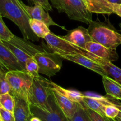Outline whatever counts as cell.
Listing matches in <instances>:
<instances>
[{"mask_svg": "<svg viewBox=\"0 0 121 121\" xmlns=\"http://www.w3.org/2000/svg\"><path fill=\"white\" fill-rule=\"evenodd\" d=\"M0 13L2 17L11 20L21 31L24 39L39 41L29 25L30 17L23 8L19 0H0Z\"/></svg>", "mask_w": 121, "mask_h": 121, "instance_id": "cell-1", "label": "cell"}, {"mask_svg": "<svg viewBox=\"0 0 121 121\" xmlns=\"http://www.w3.org/2000/svg\"><path fill=\"white\" fill-rule=\"evenodd\" d=\"M88 25V32L92 41L115 50L121 44V34L109 20L105 19L104 21H101L97 18L94 21L92 20Z\"/></svg>", "mask_w": 121, "mask_h": 121, "instance_id": "cell-2", "label": "cell"}, {"mask_svg": "<svg viewBox=\"0 0 121 121\" xmlns=\"http://www.w3.org/2000/svg\"><path fill=\"white\" fill-rule=\"evenodd\" d=\"M59 13H65L71 20L89 24L92 13L88 9L83 0H50Z\"/></svg>", "mask_w": 121, "mask_h": 121, "instance_id": "cell-3", "label": "cell"}, {"mask_svg": "<svg viewBox=\"0 0 121 121\" xmlns=\"http://www.w3.org/2000/svg\"><path fill=\"white\" fill-rule=\"evenodd\" d=\"M52 91L49 86V80L45 78L39 76L33 78V82L30 88L28 100L30 104L46 111H52L50 103V97Z\"/></svg>", "mask_w": 121, "mask_h": 121, "instance_id": "cell-4", "label": "cell"}, {"mask_svg": "<svg viewBox=\"0 0 121 121\" xmlns=\"http://www.w3.org/2000/svg\"><path fill=\"white\" fill-rule=\"evenodd\" d=\"M2 43L7 46L14 54L21 67L25 72V63L27 58L34 57L37 53L43 52L46 50L42 47L36 46L32 42L23 38L14 35L9 41H2Z\"/></svg>", "mask_w": 121, "mask_h": 121, "instance_id": "cell-5", "label": "cell"}, {"mask_svg": "<svg viewBox=\"0 0 121 121\" xmlns=\"http://www.w3.org/2000/svg\"><path fill=\"white\" fill-rule=\"evenodd\" d=\"M44 39L46 41L47 47L52 51V52L58 55L82 54L91 60H93L94 57L96 56L86 49L69 42L67 40L63 39L62 36L55 35L51 31Z\"/></svg>", "mask_w": 121, "mask_h": 121, "instance_id": "cell-6", "label": "cell"}, {"mask_svg": "<svg viewBox=\"0 0 121 121\" xmlns=\"http://www.w3.org/2000/svg\"><path fill=\"white\" fill-rule=\"evenodd\" d=\"M6 79L10 87V93L28 99L30 88L33 82V77L27 72L20 70L8 71Z\"/></svg>", "mask_w": 121, "mask_h": 121, "instance_id": "cell-7", "label": "cell"}, {"mask_svg": "<svg viewBox=\"0 0 121 121\" xmlns=\"http://www.w3.org/2000/svg\"><path fill=\"white\" fill-rule=\"evenodd\" d=\"M39 66V74L53 76L60 70L62 65V57L60 56L46 50L37 53L34 56Z\"/></svg>", "mask_w": 121, "mask_h": 121, "instance_id": "cell-8", "label": "cell"}, {"mask_svg": "<svg viewBox=\"0 0 121 121\" xmlns=\"http://www.w3.org/2000/svg\"><path fill=\"white\" fill-rule=\"evenodd\" d=\"M50 103L53 109L51 112H46L30 104L33 116L38 117L42 121H70L55 103L52 93L50 97Z\"/></svg>", "mask_w": 121, "mask_h": 121, "instance_id": "cell-9", "label": "cell"}, {"mask_svg": "<svg viewBox=\"0 0 121 121\" xmlns=\"http://www.w3.org/2000/svg\"><path fill=\"white\" fill-rule=\"evenodd\" d=\"M19 2L30 18L36 19V20L43 21L48 27L51 26H57L63 28L62 27L58 25L52 20L51 17L47 13V11H46L41 5H34V6H28L24 4L21 0H19ZM63 28L65 29L64 28Z\"/></svg>", "mask_w": 121, "mask_h": 121, "instance_id": "cell-10", "label": "cell"}, {"mask_svg": "<svg viewBox=\"0 0 121 121\" xmlns=\"http://www.w3.org/2000/svg\"><path fill=\"white\" fill-rule=\"evenodd\" d=\"M14 98V114L15 121H30L33 115L31 111L30 104L27 99L19 96H13Z\"/></svg>", "mask_w": 121, "mask_h": 121, "instance_id": "cell-11", "label": "cell"}, {"mask_svg": "<svg viewBox=\"0 0 121 121\" xmlns=\"http://www.w3.org/2000/svg\"><path fill=\"white\" fill-rule=\"evenodd\" d=\"M85 48L94 55L111 62L116 61L119 58L116 50L107 48L94 41H89L87 43Z\"/></svg>", "mask_w": 121, "mask_h": 121, "instance_id": "cell-12", "label": "cell"}, {"mask_svg": "<svg viewBox=\"0 0 121 121\" xmlns=\"http://www.w3.org/2000/svg\"><path fill=\"white\" fill-rule=\"evenodd\" d=\"M63 39L77 46L85 49V44L89 41H92L91 38L88 32L87 28L82 26L68 31L67 34L62 36Z\"/></svg>", "mask_w": 121, "mask_h": 121, "instance_id": "cell-13", "label": "cell"}, {"mask_svg": "<svg viewBox=\"0 0 121 121\" xmlns=\"http://www.w3.org/2000/svg\"><path fill=\"white\" fill-rule=\"evenodd\" d=\"M0 63L7 71L23 70L13 52L4 44L0 39Z\"/></svg>", "mask_w": 121, "mask_h": 121, "instance_id": "cell-14", "label": "cell"}, {"mask_svg": "<svg viewBox=\"0 0 121 121\" xmlns=\"http://www.w3.org/2000/svg\"><path fill=\"white\" fill-rule=\"evenodd\" d=\"M60 56L64 59L72 61L79 65H81L86 68L89 69L91 70L98 73L102 76H107L106 73L102 68L100 65L85 56H83L82 54H75V55H64Z\"/></svg>", "mask_w": 121, "mask_h": 121, "instance_id": "cell-15", "label": "cell"}, {"mask_svg": "<svg viewBox=\"0 0 121 121\" xmlns=\"http://www.w3.org/2000/svg\"><path fill=\"white\" fill-rule=\"evenodd\" d=\"M51 90L55 103L58 107L60 108L68 119H70L72 118L77 111L78 103L72 101L56 91L52 89Z\"/></svg>", "mask_w": 121, "mask_h": 121, "instance_id": "cell-16", "label": "cell"}, {"mask_svg": "<svg viewBox=\"0 0 121 121\" xmlns=\"http://www.w3.org/2000/svg\"><path fill=\"white\" fill-rule=\"evenodd\" d=\"M88 9L92 13L100 14H115V4L107 0H83Z\"/></svg>", "mask_w": 121, "mask_h": 121, "instance_id": "cell-17", "label": "cell"}, {"mask_svg": "<svg viewBox=\"0 0 121 121\" xmlns=\"http://www.w3.org/2000/svg\"><path fill=\"white\" fill-rule=\"evenodd\" d=\"M93 60L101 65L108 77L121 85V69L115 66L111 61L104 60L97 56L94 57Z\"/></svg>", "mask_w": 121, "mask_h": 121, "instance_id": "cell-18", "label": "cell"}, {"mask_svg": "<svg viewBox=\"0 0 121 121\" xmlns=\"http://www.w3.org/2000/svg\"><path fill=\"white\" fill-rule=\"evenodd\" d=\"M49 86L51 89L56 91L61 95L75 102L80 103L84 97V94L81 92L75 90L66 89L51 81H49Z\"/></svg>", "mask_w": 121, "mask_h": 121, "instance_id": "cell-19", "label": "cell"}, {"mask_svg": "<svg viewBox=\"0 0 121 121\" xmlns=\"http://www.w3.org/2000/svg\"><path fill=\"white\" fill-rule=\"evenodd\" d=\"M102 78L107 95L117 100H121V85L107 76H102Z\"/></svg>", "mask_w": 121, "mask_h": 121, "instance_id": "cell-20", "label": "cell"}, {"mask_svg": "<svg viewBox=\"0 0 121 121\" xmlns=\"http://www.w3.org/2000/svg\"><path fill=\"white\" fill-rule=\"evenodd\" d=\"M29 25L33 33L39 38L45 39L51 32L48 26L40 20L30 18L29 20Z\"/></svg>", "mask_w": 121, "mask_h": 121, "instance_id": "cell-21", "label": "cell"}, {"mask_svg": "<svg viewBox=\"0 0 121 121\" xmlns=\"http://www.w3.org/2000/svg\"><path fill=\"white\" fill-rule=\"evenodd\" d=\"M79 104L84 105L85 106L87 107L88 108L95 111L96 112L102 115L105 116L104 108H105L106 106L97 100L89 98V97L85 96L84 95L82 102H81Z\"/></svg>", "mask_w": 121, "mask_h": 121, "instance_id": "cell-22", "label": "cell"}, {"mask_svg": "<svg viewBox=\"0 0 121 121\" xmlns=\"http://www.w3.org/2000/svg\"><path fill=\"white\" fill-rule=\"evenodd\" d=\"M14 105H15L14 98L10 93H6L0 95L1 107L13 113Z\"/></svg>", "mask_w": 121, "mask_h": 121, "instance_id": "cell-23", "label": "cell"}, {"mask_svg": "<svg viewBox=\"0 0 121 121\" xmlns=\"http://www.w3.org/2000/svg\"><path fill=\"white\" fill-rule=\"evenodd\" d=\"M25 70L33 78L40 76L39 73V66L34 57L27 58L25 63Z\"/></svg>", "mask_w": 121, "mask_h": 121, "instance_id": "cell-24", "label": "cell"}, {"mask_svg": "<svg viewBox=\"0 0 121 121\" xmlns=\"http://www.w3.org/2000/svg\"><path fill=\"white\" fill-rule=\"evenodd\" d=\"M2 15L0 13V39L2 41H9L13 37L14 34L8 29L2 20Z\"/></svg>", "mask_w": 121, "mask_h": 121, "instance_id": "cell-25", "label": "cell"}, {"mask_svg": "<svg viewBox=\"0 0 121 121\" xmlns=\"http://www.w3.org/2000/svg\"><path fill=\"white\" fill-rule=\"evenodd\" d=\"M81 105L83 106L85 112L87 113L88 116L90 120L91 121H116L115 120V119L109 118V117H107L106 116L102 115L96 112L95 111L88 108L87 107L85 106L84 105Z\"/></svg>", "mask_w": 121, "mask_h": 121, "instance_id": "cell-26", "label": "cell"}, {"mask_svg": "<svg viewBox=\"0 0 121 121\" xmlns=\"http://www.w3.org/2000/svg\"><path fill=\"white\" fill-rule=\"evenodd\" d=\"M70 121H91L87 113L85 112L83 106L78 103V108L72 118L69 119Z\"/></svg>", "mask_w": 121, "mask_h": 121, "instance_id": "cell-27", "label": "cell"}, {"mask_svg": "<svg viewBox=\"0 0 121 121\" xmlns=\"http://www.w3.org/2000/svg\"><path fill=\"white\" fill-rule=\"evenodd\" d=\"M7 71L0 68V95L10 93V87L6 79Z\"/></svg>", "mask_w": 121, "mask_h": 121, "instance_id": "cell-28", "label": "cell"}, {"mask_svg": "<svg viewBox=\"0 0 121 121\" xmlns=\"http://www.w3.org/2000/svg\"><path fill=\"white\" fill-rule=\"evenodd\" d=\"M84 94V95L85 96L89 97V98H93V99H94L96 100H97L98 101H99L100 102L102 103V104H103L105 106L107 105H112V103L110 101V100L109 99V98L106 96H103L99 95L98 94H96L95 93H93V92H85V93H83Z\"/></svg>", "mask_w": 121, "mask_h": 121, "instance_id": "cell-29", "label": "cell"}, {"mask_svg": "<svg viewBox=\"0 0 121 121\" xmlns=\"http://www.w3.org/2000/svg\"><path fill=\"white\" fill-rule=\"evenodd\" d=\"M119 110L112 104V105H107L104 108V114L105 116L109 118L115 119L118 115Z\"/></svg>", "mask_w": 121, "mask_h": 121, "instance_id": "cell-30", "label": "cell"}, {"mask_svg": "<svg viewBox=\"0 0 121 121\" xmlns=\"http://www.w3.org/2000/svg\"><path fill=\"white\" fill-rule=\"evenodd\" d=\"M0 121H15L14 114L0 106Z\"/></svg>", "mask_w": 121, "mask_h": 121, "instance_id": "cell-31", "label": "cell"}, {"mask_svg": "<svg viewBox=\"0 0 121 121\" xmlns=\"http://www.w3.org/2000/svg\"><path fill=\"white\" fill-rule=\"evenodd\" d=\"M30 2L34 5H39L43 7L46 11H52V7L50 4L49 0H28Z\"/></svg>", "mask_w": 121, "mask_h": 121, "instance_id": "cell-32", "label": "cell"}, {"mask_svg": "<svg viewBox=\"0 0 121 121\" xmlns=\"http://www.w3.org/2000/svg\"><path fill=\"white\" fill-rule=\"evenodd\" d=\"M107 97L109 98V99L110 100V101L112 103V104L113 105H115L119 110V111L121 112V103H120L119 102H118L117 100V99H114V98H112V97L109 96V95H107Z\"/></svg>", "mask_w": 121, "mask_h": 121, "instance_id": "cell-33", "label": "cell"}, {"mask_svg": "<svg viewBox=\"0 0 121 121\" xmlns=\"http://www.w3.org/2000/svg\"><path fill=\"white\" fill-rule=\"evenodd\" d=\"M115 14H117L121 18V5L118 4H115Z\"/></svg>", "mask_w": 121, "mask_h": 121, "instance_id": "cell-34", "label": "cell"}, {"mask_svg": "<svg viewBox=\"0 0 121 121\" xmlns=\"http://www.w3.org/2000/svg\"><path fill=\"white\" fill-rule=\"evenodd\" d=\"M109 2L112 4H121V0H107Z\"/></svg>", "mask_w": 121, "mask_h": 121, "instance_id": "cell-35", "label": "cell"}, {"mask_svg": "<svg viewBox=\"0 0 121 121\" xmlns=\"http://www.w3.org/2000/svg\"><path fill=\"white\" fill-rule=\"evenodd\" d=\"M30 121H42L41 120V119H40L39 118H38V117H34V116H33V117H32V118H31Z\"/></svg>", "mask_w": 121, "mask_h": 121, "instance_id": "cell-36", "label": "cell"}, {"mask_svg": "<svg viewBox=\"0 0 121 121\" xmlns=\"http://www.w3.org/2000/svg\"><path fill=\"white\" fill-rule=\"evenodd\" d=\"M0 68L1 69H4V70H6V71H7V70H6V69L3 66V65H2V64L1 63H0ZM7 72H8V71H7Z\"/></svg>", "mask_w": 121, "mask_h": 121, "instance_id": "cell-37", "label": "cell"}, {"mask_svg": "<svg viewBox=\"0 0 121 121\" xmlns=\"http://www.w3.org/2000/svg\"><path fill=\"white\" fill-rule=\"evenodd\" d=\"M115 120H116V121H121V118H118V117H116V118H115Z\"/></svg>", "mask_w": 121, "mask_h": 121, "instance_id": "cell-38", "label": "cell"}, {"mask_svg": "<svg viewBox=\"0 0 121 121\" xmlns=\"http://www.w3.org/2000/svg\"><path fill=\"white\" fill-rule=\"evenodd\" d=\"M119 27H120V30H121V23H120L119 24Z\"/></svg>", "mask_w": 121, "mask_h": 121, "instance_id": "cell-39", "label": "cell"}, {"mask_svg": "<svg viewBox=\"0 0 121 121\" xmlns=\"http://www.w3.org/2000/svg\"></svg>", "mask_w": 121, "mask_h": 121, "instance_id": "cell-40", "label": "cell"}, {"mask_svg": "<svg viewBox=\"0 0 121 121\" xmlns=\"http://www.w3.org/2000/svg\"></svg>", "mask_w": 121, "mask_h": 121, "instance_id": "cell-41", "label": "cell"}]
</instances>
